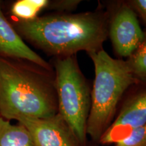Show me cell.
Listing matches in <instances>:
<instances>
[{
	"label": "cell",
	"mask_w": 146,
	"mask_h": 146,
	"mask_svg": "<svg viewBox=\"0 0 146 146\" xmlns=\"http://www.w3.org/2000/svg\"><path fill=\"white\" fill-rule=\"evenodd\" d=\"M24 41L56 58L103 50L108 20L98 12H57L30 21L9 20Z\"/></svg>",
	"instance_id": "obj_1"
},
{
	"label": "cell",
	"mask_w": 146,
	"mask_h": 146,
	"mask_svg": "<svg viewBox=\"0 0 146 146\" xmlns=\"http://www.w3.org/2000/svg\"><path fill=\"white\" fill-rule=\"evenodd\" d=\"M55 74L27 60L0 56V116L46 118L58 114Z\"/></svg>",
	"instance_id": "obj_2"
},
{
	"label": "cell",
	"mask_w": 146,
	"mask_h": 146,
	"mask_svg": "<svg viewBox=\"0 0 146 146\" xmlns=\"http://www.w3.org/2000/svg\"><path fill=\"white\" fill-rule=\"evenodd\" d=\"M89 56L94 65L95 79L91 91L87 135L94 141H100L114 120L122 96L139 81L135 77L127 61L113 58L105 50Z\"/></svg>",
	"instance_id": "obj_3"
},
{
	"label": "cell",
	"mask_w": 146,
	"mask_h": 146,
	"mask_svg": "<svg viewBox=\"0 0 146 146\" xmlns=\"http://www.w3.org/2000/svg\"><path fill=\"white\" fill-rule=\"evenodd\" d=\"M55 85L58 113L81 146L86 145L87 123L91 108V91L75 56L56 58Z\"/></svg>",
	"instance_id": "obj_4"
},
{
	"label": "cell",
	"mask_w": 146,
	"mask_h": 146,
	"mask_svg": "<svg viewBox=\"0 0 146 146\" xmlns=\"http://www.w3.org/2000/svg\"><path fill=\"white\" fill-rule=\"evenodd\" d=\"M108 35L119 56L129 58L141 44L144 31L129 3L123 4L108 21Z\"/></svg>",
	"instance_id": "obj_5"
},
{
	"label": "cell",
	"mask_w": 146,
	"mask_h": 146,
	"mask_svg": "<svg viewBox=\"0 0 146 146\" xmlns=\"http://www.w3.org/2000/svg\"><path fill=\"white\" fill-rule=\"evenodd\" d=\"M125 102L116 119L101 137L102 144H112L125 138L133 129L146 124V81Z\"/></svg>",
	"instance_id": "obj_6"
},
{
	"label": "cell",
	"mask_w": 146,
	"mask_h": 146,
	"mask_svg": "<svg viewBox=\"0 0 146 146\" xmlns=\"http://www.w3.org/2000/svg\"><path fill=\"white\" fill-rule=\"evenodd\" d=\"M17 121L27 128L33 146H81L58 113L50 118H20Z\"/></svg>",
	"instance_id": "obj_7"
},
{
	"label": "cell",
	"mask_w": 146,
	"mask_h": 146,
	"mask_svg": "<svg viewBox=\"0 0 146 146\" xmlns=\"http://www.w3.org/2000/svg\"><path fill=\"white\" fill-rule=\"evenodd\" d=\"M0 56L31 62L53 70L51 65L25 43L3 13L0 1Z\"/></svg>",
	"instance_id": "obj_8"
},
{
	"label": "cell",
	"mask_w": 146,
	"mask_h": 146,
	"mask_svg": "<svg viewBox=\"0 0 146 146\" xmlns=\"http://www.w3.org/2000/svg\"><path fill=\"white\" fill-rule=\"evenodd\" d=\"M0 146H33L30 133L21 123L12 125L0 116Z\"/></svg>",
	"instance_id": "obj_9"
},
{
	"label": "cell",
	"mask_w": 146,
	"mask_h": 146,
	"mask_svg": "<svg viewBox=\"0 0 146 146\" xmlns=\"http://www.w3.org/2000/svg\"><path fill=\"white\" fill-rule=\"evenodd\" d=\"M49 2L47 0H17L10 7L12 18L21 21H33L47 8Z\"/></svg>",
	"instance_id": "obj_10"
},
{
	"label": "cell",
	"mask_w": 146,
	"mask_h": 146,
	"mask_svg": "<svg viewBox=\"0 0 146 146\" xmlns=\"http://www.w3.org/2000/svg\"><path fill=\"white\" fill-rule=\"evenodd\" d=\"M127 63L138 81H146V31L141 44L129 56Z\"/></svg>",
	"instance_id": "obj_11"
},
{
	"label": "cell",
	"mask_w": 146,
	"mask_h": 146,
	"mask_svg": "<svg viewBox=\"0 0 146 146\" xmlns=\"http://www.w3.org/2000/svg\"><path fill=\"white\" fill-rule=\"evenodd\" d=\"M115 146H146V124L133 129L125 138L115 143Z\"/></svg>",
	"instance_id": "obj_12"
},
{
	"label": "cell",
	"mask_w": 146,
	"mask_h": 146,
	"mask_svg": "<svg viewBox=\"0 0 146 146\" xmlns=\"http://www.w3.org/2000/svg\"><path fill=\"white\" fill-rule=\"evenodd\" d=\"M80 1H50L47 8L63 12L64 11H70L74 9L79 3Z\"/></svg>",
	"instance_id": "obj_13"
},
{
	"label": "cell",
	"mask_w": 146,
	"mask_h": 146,
	"mask_svg": "<svg viewBox=\"0 0 146 146\" xmlns=\"http://www.w3.org/2000/svg\"><path fill=\"white\" fill-rule=\"evenodd\" d=\"M129 3L146 25V0H133Z\"/></svg>",
	"instance_id": "obj_14"
},
{
	"label": "cell",
	"mask_w": 146,
	"mask_h": 146,
	"mask_svg": "<svg viewBox=\"0 0 146 146\" xmlns=\"http://www.w3.org/2000/svg\"><path fill=\"white\" fill-rule=\"evenodd\" d=\"M114 146H115V145H114Z\"/></svg>",
	"instance_id": "obj_15"
}]
</instances>
